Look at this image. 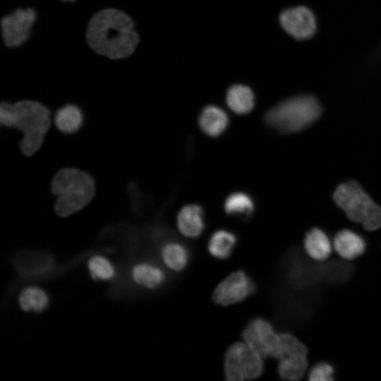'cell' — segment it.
Wrapping results in <instances>:
<instances>
[{"label":"cell","instance_id":"obj_13","mask_svg":"<svg viewBox=\"0 0 381 381\" xmlns=\"http://www.w3.org/2000/svg\"><path fill=\"white\" fill-rule=\"evenodd\" d=\"M332 245L336 255L346 261H354L363 256L368 249L367 242L359 234L343 229L337 231Z\"/></svg>","mask_w":381,"mask_h":381},{"label":"cell","instance_id":"obj_6","mask_svg":"<svg viewBox=\"0 0 381 381\" xmlns=\"http://www.w3.org/2000/svg\"><path fill=\"white\" fill-rule=\"evenodd\" d=\"M309 350L297 336L288 332H281V347L277 358V372L280 378L298 381L307 375L310 368Z\"/></svg>","mask_w":381,"mask_h":381},{"label":"cell","instance_id":"obj_15","mask_svg":"<svg viewBox=\"0 0 381 381\" xmlns=\"http://www.w3.org/2000/svg\"><path fill=\"white\" fill-rule=\"evenodd\" d=\"M177 226L186 237L194 238L200 236L205 228L202 209L196 205L183 207L177 216Z\"/></svg>","mask_w":381,"mask_h":381},{"label":"cell","instance_id":"obj_18","mask_svg":"<svg viewBox=\"0 0 381 381\" xmlns=\"http://www.w3.org/2000/svg\"><path fill=\"white\" fill-rule=\"evenodd\" d=\"M18 301L23 311L40 313L48 308L50 299L43 289L30 285L20 292Z\"/></svg>","mask_w":381,"mask_h":381},{"label":"cell","instance_id":"obj_3","mask_svg":"<svg viewBox=\"0 0 381 381\" xmlns=\"http://www.w3.org/2000/svg\"><path fill=\"white\" fill-rule=\"evenodd\" d=\"M12 107L13 128L23 133L20 148L25 155H32L42 145L50 127V111L44 105L33 100L17 102L12 104Z\"/></svg>","mask_w":381,"mask_h":381},{"label":"cell","instance_id":"obj_19","mask_svg":"<svg viewBox=\"0 0 381 381\" xmlns=\"http://www.w3.org/2000/svg\"><path fill=\"white\" fill-rule=\"evenodd\" d=\"M228 122V116L225 111L214 105L205 107L199 117L200 128L210 136L220 135L226 129Z\"/></svg>","mask_w":381,"mask_h":381},{"label":"cell","instance_id":"obj_26","mask_svg":"<svg viewBox=\"0 0 381 381\" xmlns=\"http://www.w3.org/2000/svg\"><path fill=\"white\" fill-rule=\"evenodd\" d=\"M13 107L12 104L4 102L0 106V122L2 126L13 128Z\"/></svg>","mask_w":381,"mask_h":381},{"label":"cell","instance_id":"obj_7","mask_svg":"<svg viewBox=\"0 0 381 381\" xmlns=\"http://www.w3.org/2000/svg\"><path fill=\"white\" fill-rule=\"evenodd\" d=\"M263 358L246 342H235L226 351L224 373L228 381H243L261 376Z\"/></svg>","mask_w":381,"mask_h":381},{"label":"cell","instance_id":"obj_2","mask_svg":"<svg viewBox=\"0 0 381 381\" xmlns=\"http://www.w3.org/2000/svg\"><path fill=\"white\" fill-rule=\"evenodd\" d=\"M52 192L56 196V213L68 217L87 205L95 194V183L87 173L75 168H64L54 176Z\"/></svg>","mask_w":381,"mask_h":381},{"label":"cell","instance_id":"obj_25","mask_svg":"<svg viewBox=\"0 0 381 381\" xmlns=\"http://www.w3.org/2000/svg\"><path fill=\"white\" fill-rule=\"evenodd\" d=\"M306 375L309 381H334L336 368L329 361H319L310 366Z\"/></svg>","mask_w":381,"mask_h":381},{"label":"cell","instance_id":"obj_17","mask_svg":"<svg viewBox=\"0 0 381 381\" xmlns=\"http://www.w3.org/2000/svg\"><path fill=\"white\" fill-rule=\"evenodd\" d=\"M237 243L236 236L230 231L219 229L210 237L207 244L208 253L218 260L229 258Z\"/></svg>","mask_w":381,"mask_h":381},{"label":"cell","instance_id":"obj_20","mask_svg":"<svg viewBox=\"0 0 381 381\" xmlns=\"http://www.w3.org/2000/svg\"><path fill=\"white\" fill-rule=\"evenodd\" d=\"M84 116L82 110L75 104H68L57 110L54 123L59 131L64 133H73L82 126Z\"/></svg>","mask_w":381,"mask_h":381},{"label":"cell","instance_id":"obj_16","mask_svg":"<svg viewBox=\"0 0 381 381\" xmlns=\"http://www.w3.org/2000/svg\"><path fill=\"white\" fill-rule=\"evenodd\" d=\"M159 253L165 266L174 272L184 270L190 261L188 248L179 241H169L164 243L160 248Z\"/></svg>","mask_w":381,"mask_h":381},{"label":"cell","instance_id":"obj_23","mask_svg":"<svg viewBox=\"0 0 381 381\" xmlns=\"http://www.w3.org/2000/svg\"><path fill=\"white\" fill-rule=\"evenodd\" d=\"M254 209V205L249 195L236 192L231 194L225 200L224 210L229 214L249 215Z\"/></svg>","mask_w":381,"mask_h":381},{"label":"cell","instance_id":"obj_5","mask_svg":"<svg viewBox=\"0 0 381 381\" xmlns=\"http://www.w3.org/2000/svg\"><path fill=\"white\" fill-rule=\"evenodd\" d=\"M320 114L321 107L314 97L300 95L284 100L269 110L265 119L277 130L292 133L308 126Z\"/></svg>","mask_w":381,"mask_h":381},{"label":"cell","instance_id":"obj_22","mask_svg":"<svg viewBox=\"0 0 381 381\" xmlns=\"http://www.w3.org/2000/svg\"><path fill=\"white\" fill-rule=\"evenodd\" d=\"M87 269L90 277L96 281H109L113 279L116 274L112 262L102 255H95L87 260Z\"/></svg>","mask_w":381,"mask_h":381},{"label":"cell","instance_id":"obj_11","mask_svg":"<svg viewBox=\"0 0 381 381\" xmlns=\"http://www.w3.org/2000/svg\"><path fill=\"white\" fill-rule=\"evenodd\" d=\"M36 20L34 9H17L4 16L1 22L2 37L6 46H20L29 37L31 28Z\"/></svg>","mask_w":381,"mask_h":381},{"label":"cell","instance_id":"obj_1","mask_svg":"<svg viewBox=\"0 0 381 381\" xmlns=\"http://www.w3.org/2000/svg\"><path fill=\"white\" fill-rule=\"evenodd\" d=\"M86 40L96 53L119 59L134 52L139 35L129 16L118 9L107 8L96 13L90 20Z\"/></svg>","mask_w":381,"mask_h":381},{"label":"cell","instance_id":"obj_24","mask_svg":"<svg viewBox=\"0 0 381 381\" xmlns=\"http://www.w3.org/2000/svg\"><path fill=\"white\" fill-rule=\"evenodd\" d=\"M20 257L16 260L19 264L18 267L20 270L23 269L24 272L30 274H39L40 272H43L51 267V258L46 255L28 253Z\"/></svg>","mask_w":381,"mask_h":381},{"label":"cell","instance_id":"obj_12","mask_svg":"<svg viewBox=\"0 0 381 381\" xmlns=\"http://www.w3.org/2000/svg\"><path fill=\"white\" fill-rule=\"evenodd\" d=\"M129 278L134 285L147 290H156L167 281L165 271L149 260L135 262L130 267Z\"/></svg>","mask_w":381,"mask_h":381},{"label":"cell","instance_id":"obj_21","mask_svg":"<svg viewBox=\"0 0 381 381\" xmlns=\"http://www.w3.org/2000/svg\"><path fill=\"white\" fill-rule=\"evenodd\" d=\"M226 101L228 107L235 113L244 114L250 111L255 104L252 90L243 85H234L226 92Z\"/></svg>","mask_w":381,"mask_h":381},{"label":"cell","instance_id":"obj_27","mask_svg":"<svg viewBox=\"0 0 381 381\" xmlns=\"http://www.w3.org/2000/svg\"><path fill=\"white\" fill-rule=\"evenodd\" d=\"M61 1H74V0H61Z\"/></svg>","mask_w":381,"mask_h":381},{"label":"cell","instance_id":"obj_4","mask_svg":"<svg viewBox=\"0 0 381 381\" xmlns=\"http://www.w3.org/2000/svg\"><path fill=\"white\" fill-rule=\"evenodd\" d=\"M333 198L351 222L361 224L368 231L381 228V206L373 200L358 182L350 181L340 184Z\"/></svg>","mask_w":381,"mask_h":381},{"label":"cell","instance_id":"obj_8","mask_svg":"<svg viewBox=\"0 0 381 381\" xmlns=\"http://www.w3.org/2000/svg\"><path fill=\"white\" fill-rule=\"evenodd\" d=\"M242 339L264 359H277L281 346V332H277L268 320L252 319L242 332Z\"/></svg>","mask_w":381,"mask_h":381},{"label":"cell","instance_id":"obj_28","mask_svg":"<svg viewBox=\"0 0 381 381\" xmlns=\"http://www.w3.org/2000/svg\"><path fill=\"white\" fill-rule=\"evenodd\" d=\"M380 246H381V243H380Z\"/></svg>","mask_w":381,"mask_h":381},{"label":"cell","instance_id":"obj_14","mask_svg":"<svg viewBox=\"0 0 381 381\" xmlns=\"http://www.w3.org/2000/svg\"><path fill=\"white\" fill-rule=\"evenodd\" d=\"M303 248L307 257L314 261L324 262L333 254L332 241L321 229L313 227L305 234Z\"/></svg>","mask_w":381,"mask_h":381},{"label":"cell","instance_id":"obj_9","mask_svg":"<svg viewBox=\"0 0 381 381\" xmlns=\"http://www.w3.org/2000/svg\"><path fill=\"white\" fill-rule=\"evenodd\" d=\"M255 291L256 284L253 278L244 270H238L217 286L212 299L216 304L226 306L244 301Z\"/></svg>","mask_w":381,"mask_h":381},{"label":"cell","instance_id":"obj_10","mask_svg":"<svg viewBox=\"0 0 381 381\" xmlns=\"http://www.w3.org/2000/svg\"><path fill=\"white\" fill-rule=\"evenodd\" d=\"M279 22L284 30L296 40H308L317 30L315 16L305 6L284 10L279 16Z\"/></svg>","mask_w":381,"mask_h":381}]
</instances>
